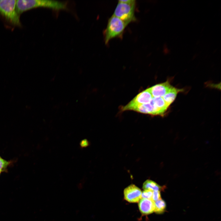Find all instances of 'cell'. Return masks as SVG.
Here are the masks:
<instances>
[{"label": "cell", "instance_id": "obj_1", "mask_svg": "<svg viewBox=\"0 0 221 221\" xmlns=\"http://www.w3.org/2000/svg\"><path fill=\"white\" fill-rule=\"evenodd\" d=\"M66 2L53 0H17L16 8L20 15L24 12L33 8L44 7L59 10L68 9Z\"/></svg>", "mask_w": 221, "mask_h": 221}, {"label": "cell", "instance_id": "obj_2", "mask_svg": "<svg viewBox=\"0 0 221 221\" xmlns=\"http://www.w3.org/2000/svg\"><path fill=\"white\" fill-rule=\"evenodd\" d=\"M16 0H0V14L12 25L20 27V15L16 8Z\"/></svg>", "mask_w": 221, "mask_h": 221}, {"label": "cell", "instance_id": "obj_3", "mask_svg": "<svg viewBox=\"0 0 221 221\" xmlns=\"http://www.w3.org/2000/svg\"><path fill=\"white\" fill-rule=\"evenodd\" d=\"M136 1L133 0L130 3H124L118 1L113 15L122 20L126 25L136 20L135 10Z\"/></svg>", "mask_w": 221, "mask_h": 221}, {"label": "cell", "instance_id": "obj_4", "mask_svg": "<svg viewBox=\"0 0 221 221\" xmlns=\"http://www.w3.org/2000/svg\"><path fill=\"white\" fill-rule=\"evenodd\" d=\"M126 26L122 20L112 15L109 19L104 32L105 44H107L113 38L121 37Z\"/></svg>", "mask_w": 221, "mask_h": 221}, {"label": "cell", "instance_id": "obj_5", "mask_svg": "<svg viewBox=\"0 0 221 221\" xmlns=\"http://www.w3.org/2000/svg\"><path fill=\"white\" fill-rule=\"evenodd\" d=\"M124 199L130 203L138 202L142 199V191L134 184H131L126 187L123 192Z\"/></svg>", "mask_w": 221, "mask_h": 221}, {"label": "cell", "instance_id": "obj_6", "mask_svg": "<svg viewBox=\"0 0 221 221\" xmlns=\"http://www.w3.org/2000/svg\"><path fill=\"white\" fill-rule=\"evenodd\" d=\"M172 86L170 81L168 80L165 82L156 84L149 88L153 97H162Z\"/></svg>", "mask_w": 221, "mask_h": 221}, {"label": "cell", "instance_id": "obj_7", "mask_svg": "<svg viewBox=\"0 0 221 221\" xmlns=\"http://www.w3.org/2000/svg\"><path fill=\"white\" fill-rule=\"evenodd\" d=\"M153 97L148 88L138 94L126 105L132 106L148 103L152 100Z\"/></svg>", "mask_w": 221, "mask_h": 221}, {"label": "cell", "instance_id": "obj_8", "mask_svg": "<svg viewBox=\"0 0 221 221\" xmlns=\"http://www.w3.org/2000/svg\"><path fill=\"white\" fill-rule=\"evenodd\" d=\"M138 206L141 213L148 215L154 212V202L151 199L142 198L138 202Z\"/></svg>", "mask_w": 221, "mask_h": 221}, {"label": "cell", "instance_id": "obj_9", "mask_svg": "<svg viewBox=\"0 0 221 221\" xmlns=\"http://www.w3.org/2000/svg\"><path fill=\"white\" fill-rule=\"evenodd\" d=\"M184 91L183 89L178 88L172 86L162 98L166 104L169 106L175 99L178 94Z\"/></svg>", "mask_w": 221, "mask_h": 221}, {"label": "cell", "instance_id": "obj_10", "mask_svg": "<svg viewBox=\"0 0 221 221\" xmlns=\"http://www.w3.org/2000/svg\"><path fill=\"white\" fill-rule=\"evenodd\" d=\"M152 100L155 106L159 110L162 116H164L169 106L166 104L163 98L162 97H153Z\"/></svg>", "mask_w": 221, "mask_h": 221}, {"label": "cell", "instance_id": "obj_11", "mask_svg": "<svg viewBox=\"0 0 221 221\" xmlns=\"http://www.w3.org/2000/svg\"><path fill=\"white\" fill-rule=\"evenodd\" d=\"M164 186H160L156 182L150 180H147L145 181L142 185V188L144 190H149L152 191H160L164 189Z\"/></svg>", "mask_w": 221, "mask_h": 221}, {"label": "cell", "instance_id": "obj_12", "mask_svg": "<svg viewBox=\"0 0 221 221\" xmlns=\"http://www.w3.org/2000/svg\"><path fill=\"white\" fill-rule=\"evenodd\" d=\"M154 212L157 214L163 213L165 211L166 204L165 201L161 199L154 202Z\"/></svg>", "mask_w": 221, "mask_h": 221}, {"label": "cell", "instance_id": "obj_13", "mask_svg": "<svg viewBox=\"0 0 221 221\" xmlns=\"http://www.w3.org/2000/svg\"><path fill=\"white\" fill-rule=\"evenodd\" d=\"M153 191L149 190H144L142 192V198L151 199Z\"/></svg>", "mask_w": 221, "mask_h": 221}, {"label": "cell", "instance_id": "obj_14", "mask_svg": "<svg viewBox=\"0 0 221 221\" xmlns=\"http://www.w3.org/2000/svg\"><path fill=\"white\" fill-rule=\"evenodd\" d=\"M161 199L160 191H153L152 200L154 202L157 201Z\"/></svg>", "mask_w": 221, "mask_h": 221}, {"label": "cell", "instance_id": "obj_15", "mask_svg": "<svg viewBox=\"0 0 221 221\" xmlns=\"http://www.w3.org/2000/svg\"><path fill=\"white\" fill-rule=\"evenodd\" d=\"M9 163L6 161L0 158V172L4 171L6 169Z\"/></svg>", "mask_w": 221, "mask_h": 221}, {"label": "cell", "instance_id": "obj_16", "mask_svg": "<svg viewBox=\"0 0 221 221\" xmlns=\"http://www.w3.org/2000/svg\"><path fill=\"white\" fill-rule=\"evenodd\" d=\"M89 145V142L87 140H83L80 143V145L82 147H87Z\"/></svg>", "mask_w": 221, "mask_h": 221}, {"label": "cell", "instance_id": "obj_17", "mask_svg": "<svg viewBox=\"0 0 221 221\" xmlns=\"http://www.w3.org/2000/svg\"><path fill=\"white\" fill-rule=\"evenodd\" d=\"M0 173H1V172H0Z\"/></svg>", "mask_w": 221, "mask_h": 221}, {"label": "cell", "instance_id": "obj_18", "mask_svg": "<svg viewBox=\"0 0 221 221\" xmlns=\"http://www.w3.org/2000/svg\"><path fill=\"white\" fill-rule=\"evenodd\" d=\"M0 158H1L0 157Z\"/></svg>", "mask_w": 221, "mask_h": 221}, {"label": "cell", "instance_id": "obj_19", "mask_svg": "<svg viewBox=\"0 0 221 221\" xmlns=\"http://www.w3.org/2000/svg\"></svg>", "mask_w": 221, "mask_h": 221}]
</instances>
